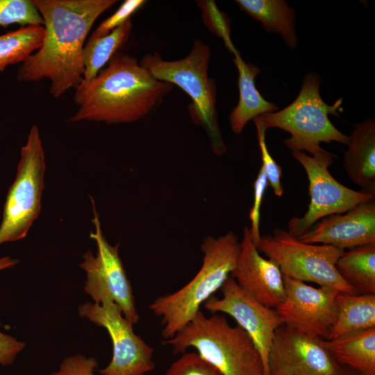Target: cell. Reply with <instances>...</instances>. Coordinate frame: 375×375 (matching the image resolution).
<instances>
[{"label":"cell","instance_id":"4316f807","mask_svg":"<svg viewBox=\"0 0 375 375\" xmlns=\"http://www.w3.org/2000/svg\"><path fill=\"white\" fill-rule=\"evenodd\" d=\"M165 375H224L197 352L183 353L167 369Z\"/></svg>","mask_w":375,"mask_h":375},{"label":"cell","instance_id":"83f0119b","mask_svg":"<svg viewBox=\"0 0 375 375\" xmlns=\"http://www.w3.org/2000/svg\"><path fill=\"white\" fill-rule=\"evenodd\" d=\"M256 131L258 144L261 153L262 167L264 169L268 183L273 189L277 197H281L283 193V188L281 185L282 169L280 165L274 160L269 153L266 142V129L258 122H254Z\"/></svg>","mask_w":375,"mask_h":375},{"label":"cell","instance_id":"7c38bea8","mask_svg":"<svg viewBox=\"0 0 375 375\" xmlns=\"http://www.w3.org/2000/svg\"><path fill=\"white\" fill-rule=\"evenodd\" d=\"M285 296L274 309L283 323L328 340L336 319L340 291L329 286L315 288L283 275Z\"/></svg>","mask_w":375,"mask_h":375},{"label":"cell","instance_id":"836d02e7","mask_svg":"<svg viewBox=\"0 0 375 375\" xmlns=\"http://www.w3.org/2000/svg\"><path fill=\"white\" fill-rule=\"evenodd\" d=\"M19 262V260L17 259H14L10 258V256H5L3 258H0V271L11 267L14 265H15L17 263ZM1 325V322H0Z\"/></svg>","mask_w":375,"mask_h":375},{"label":"cell","instance_id":"2e32d148","mask_svg":"<svg viewBox=\"0 0 375 375\" xmlns=\"http://www.w3.org/2000/svg\"><path fill=\"white\" fill-rule=\"evenodd\" d=\"M297 240L342 250L375 244V202L361 203L345 212L326 216Z\"/></svg>","mask_w":375,"mask_h":375},{"label":"cell","instance_id":"30bf717a","mask_svg":"<svg viewBox=\"0 0 375 375\" xmlns=\"http://www.w3.org/2000/svg\"><path fill=\"white\" fill-rule=\"evenodd\" d=\"M78 314L108 331L112 342V357L109 364L98 372L101 375H144L155 367L153 348L133 331V323L120 308L106 299L100 303L81 304Z\"/></svg>","mask_w":375,"mask_h":375},{"label":"cell","instance_id":"d4e9b609","mask_svg":"<svg viewBox=\"0 0 375 375\" xmlns=\"http://www.w3.org/2000/svg\"><path fill=\"white\" fill-rule=\"evenodd\" d=\"M43 26V19L32 0H0V26Z\"/></svg>","mask_w":375,"mask_h":375},{"label":"cell","instance_id":"7a4b0ae2","mask_svg":"<svg viewBox=\"0 0 375 375\" xmlns=\"http://www.w3.org/2000/svg\"><path fill=\"white\" fill-rule=\"evenodd\" d=\"M172 88L154 78L135 57L118 51L93 80L76 88L78 109L69 121L133 122L148 115Z\"/></svg>","mask_w":375,"mask_h":375},{"label":"cell","instance_id":"9c48e42d","mask_svg":"<svg viewBox=\"0 0 375 375\" xmlns=\"http://www.w3.org/2000/svg\"><path fill=\"white\" fill-rule=\"evenodd\" d=\"M292 154L307 174L310 199L304 215L289 220L288 232L296 239L326 216L343 213L359 204L374 201L375 196L350 189L331 174L328 168L335 157L332 153L322 149L312 156L297 150L292 151Z\"/></svg>","mask_w":375,"mask_h":375},{"label":"cell","instance_id":"f546056e","mask_svg":"<svg viewBox=\"0 0 375 375\" xmlns=\"http://www.w3.org/2000/svg\"><path fill=\"white\" fill-rule=\"evenodd\" d=\"M268 181L263 167L261 166L253 183V203L249 212L251 220L250 231L252 240L257 247L261 238L260 232V210L265 191L267 188Z\"/></svg>","mask_w":375,"mask_h":375},{"label":"cell","instance_id":"d6a6232c","mask_svg":"<svg viewBox=\"0 0 375 375\" xmlns=\"http://www.w3.org/2000/svg\"><path fill=\"white\" fill-rule=\"evenodd\" d=\"M327 375H362L360 372L344 365H340L333 372Z\"/></svg>","mask_w":375,"mask_h":375},{"label":"cell","instance_id":"9a60e30c","mask_svg":"<svg viewBox=\"0 0 375 375\" xmlns=\"http://www.w3.org/2000/svg\"><path fill=\"white\" fill-rule=\"evenodd\" d=\"M231 276L244 292L267 308H275L285 299L283 275L278 265L260 256L247 226L243 229L240 251Z\"/></svg>","mask_w":375,"mask_h":375},{"label":"cell","instance_id":"ac0fdd59","mask_svg":"<svg viewBox=\"0 0 375 375\" xmlns=\"http://www.w3.org/2000/svg\"><path fill=\"white\" fill-rule=\"evenodd\" d=\"M233 56V61L238 72L239 101L231 112L229 123L232 131L240 134L248 122L260 115L277 111L278 108L265 99L256 87L255 78L260 69L246 62L238 50Z\"/></svg>","mask_w":375,"mask_h":375},{"label":"cell","instance_id":"6da1fadb","mask_svg":"<svg viewBox=\"0 0 375 375\" xmlns=\"http://www.w3.org/2000/svg\"><path fill=\"white\" fill-rule=\"evenodd\" d=\"M43 19L42 45L19 67V81L48 78L56 98L83 81V49L96 19L116 0H32Z\"/></svg>","mask_w":375,"mask_h":375},{"label":"cell","instance_id":"8992f818","mask_svg":"<svg viewBox=\"0 0 375 375\" xmlns=\"http://www.w3.org/2000/svg\"><path fill=\"white\" fill-rule=\"evenodd\" d=\"M322 78L315 73L307 74L297 98L288 106L273 112L255 117L266 130L281 128L290 134L283 140L292 151H308L314 154L323 148L320 142H336L347 144L348 136L340 131L330 121L329 115L338 116L342 99L333 105L327 104L322 98L319 87Z\"/></svg>","mask_w":375,"mask_h":375},{"label":"cell","instance_id":"277c9868","mask_svg":"<svg viewBox=\"0 0 375 375\" xmlns=\"http://www.w3.org/2000/svg\"><path fill=\"white\" fill-rule=\"evenodd\" d=\"M165 344L174 353L193 347L224 375H264L261 357L248 334L231 326L224 315L206 316L199 310Z\"/></svg>","mask_w":375,"mask_h":375},{"label":"cell","instance_id":"7402d4cb","mask_svg":"<svg viewBox=\"0 0 375 375\" xmlns=\"http://www.w3.org/2000/svg\"><path fill=\"white\" fill-rule=\"evenodd\" d=\"M335 267L356 294H375V244L344 251Z\"/></svg>","mask_w":375,"mask_h":375},{"label":"cell","instance_id":"cb8c5ba5","mask_svg":"<svg viewBox=\"0 0 375 375\" xmlns=\"http://www.w3.org/2000/svg\"><path fill=\"white\" fill-rule=\"evenodd\" d=\"M43 26H23L0 35V72L9 65L23 62L42 45Z\"/></svg>","mask_w":375,"mask_h":375},{"label":"cell","instance_id":"603a6c76","mask_svg":"<svg viewBox=\"0 0 375 375\" xmlns=\"http://www.w3.org/2000/svg\"><path fill=\"white\" fill-rule=\"evenodd\" d=\"M133 28L130 18L124 24L103 37L90 36L83 49V79L81 83L93 80L111 58L128 41Z\"/></svg>","mask_w":375,"mask_h":375},{"label":"cell","instance_id":"ffe728a7","mask_svg":"<svg viewBox=\"0 0 375 375\" xmlns=\"http://www.w3.org/2000/svg\"><path fill=\"white\" fill-rule=\"evenodd\" d=\"M241 10L260 22L268 33H278L291 49L297 46L295 10L285 0H237Z\"/></svg>","mask_w":375,"mask_h":375},{"label":"cell","instance_id":"5bb4252c","mask_svg":"<svg viewBox=\"0 0 375 375\" xmlns=\"http://www.w3.org/2000/svg\"><path fill=\"white\" fill-rule=\"evenodd\" d=\"M222 298L211 297L203 304L212 312H223L233 317L249 336L269 375L267 360L276 329L283 324L274 308H267L244 292L230 276L221 288Z\"/></svg>","mask_w":375,"mask_h":375},{"label":"cell","instance_id":"484cf974","mask_svg":"<svg viewBox=\"0 0 375 375\" xmlns=\"http://www.w3.org/2000/svg\"><path fill=\"white\" fill-rule=\"evenodd\" d=\"M202 17L210 31L223 40L226 47L233 54L238 49L231 38V20L228 15L219 10L214 1H199Z\"/></svg>","mask_w":375,"mask_h":375},{"label":"cell","instance_id":"e0dca14e","mask_svg":"<svg viewBox=\"0 0 375 375\" xmlns=\"http://www.w3.org/2000/svg\"><path fill=\"white\" fill-rule=\"evenodd\" d=\"M343 165L351 181L375 196V120L356 124L348 136Z\"/></svg>","mask_w":375,"mask_h":375},{"label":"cell","instance_id":"4dcf8cb0","mask_svg":"<svg viewBox=\"0 0 375 375\" xmlns=\"http://www.w3.org/2000/svg\"><path fill=\"white\" fill-rule=\"evenodd\" d=\"M98 362L94 357H87L81 354L65 358L57 371L51 375H95Z\"/></svg>","mask_w":375,"mask_h":375},{"label":"cell","instance_id":"4fadbf2b","mask_svg":"<svg viewBox=\"0 0 375 375\" xmlns=\"http://www.w3.org/2000/svg\"><path fill=\"white\" fill-rule=\"evenodd\" d=\"M322 339L283 324L276 331L268 355L269 375H327L340 365Z\"/></svg>","mask_w":375,"mask_h":375},{"label":"cell","instance_id":"ba28073f","mask_svg":"<svg viewBox=\"0 0 375 375\" xmlns=\"http://www.w3.org/2000/svg\"><path fill=\"white\" fill-rule=\"evenodd\" d=\"M45 172L44 152L36 125L21 150L16 178L8 190L0 225V244L26 237L40 208Z\"/></svg>","mask_w":375,"mask_h":375},{"label":"cell","instance_id":"44dd1931","mask_svg":"<svg viewBox=\"0 0 375 375\" xmlns=\"http://www.w3.org/2000/svg\"><path fill=\"white\" fill-rule=\"evenodd\" d=\"M336 307V319L328 340L375 327V294H351L340 292Z\"/></svg>","mask_w":375,"mask_h":375},{"label":"cell","instance_id":"f1b7e54d","mask_svg":"<svg viewBox=\"0 0 375 375\" xmlns=\"http://www.w3.org/2000/svg\"><path fill=\"white\" fill-rule=\"evenodd\" d=\"M144 3L145 1L142 0L125 1L114 14L99 24L91 36L98 38L108 35L129 19L131 16Z\"/></svg>","mask_w":375,"mask_h":375},{"label":"cell","instance_id":"3957f363","mask_svg":"<svg viewBox=\"0 0 375 375\" xmlns=\"http://www.w3.org/2000/svg\"><path fill=\"white\" fill-rule=\"evenodd\" d=\"M201 269L176 292L156 299L149 307L160 317L162 338H172L200 310L204 303L230 277L240 251V242L231 231L218 238L208 235L201 245Z\"/></svg>","mask_w":375,"mask_h":375},{"label":"cell","instance_id":"d6986e66","mask_svg":"<svg viewBox=\"0 0 375 375\" xmlns=\"http://www.w3.org/2000/svg\"><path fill=\"white\" fill-rule=\"evenodd\" d=\"M322 344L338 364L362 375H375V327L323 340Z\"/></svg>","mask_w":375,"mask_h":375},{"label":"cell","instance_id":"1f68e13d","mask_svg":"<svg viewBox=\"0 0 375 375\" xmlns=\"http://www.w3.org/2000/svg\"><path fill=\"white\" fill-rule=\"evenodd\" d=\"M26 344L0 331V365H11Z\"/></svg>","mask_w":375,"mask_h":375},{"label":"cell","instance_id":"8fae6325","mask_svg":"<svg viewBox=\"0 0 375 375\" xmlns=\"http://www.w3.org/2000/svg\"><path fill=\"white\" fill-rule=\"evenodd\" d=\"M95 226V233H90L97 247L96 256L89 249L83 255L80 267L86 272L85 292L94 303H100L108 299L115 302L122 310L124 316L131 323L139 320L133 289L119 256V244L110 245L103 234L99 217L91 197Z\"/></svg>","mask_w":375,"mask_h":375},{"label":"cell","instance_id":"5b68a950","mask_svg":"<svg viewBox=\"0 0 375 375\" xmlns=\"http://www.w3.org/2000/svg\"><path fill=\"white\" fill-rule=\"evenodd\" d=\"M210 58L209 47L195 40L189 54L182 59L165 60L155 52L145 54L140 64L156 79L176 85L191 98L192 121L204 128L213 153L221 156L227 149L218 122L216 84L208 75Z\"/></svg>","mask_w":375,"mask_h":375},{"label":"cell","instance_id":"52a82bcc","mask_svg":"<svg viewBox=\"0 0 375 375\" xmlns=\"http://www.w3.org/2000/svg\"><path fill=\"white\" fill-rule=\"evenodd\" d=\"M256 248L276 262L284 276L356 294L335 267L344 250L332 245L301 242L279 228H276L272 235H261Z\"/></svg>","mask_w":375,"mask_h":375}]
</instances>
